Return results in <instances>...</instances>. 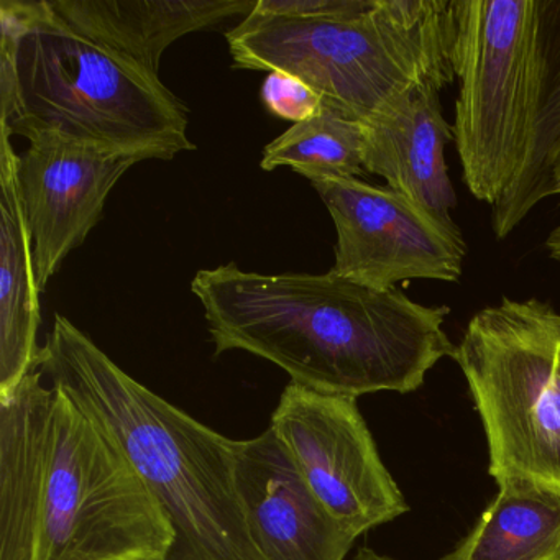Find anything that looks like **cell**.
<instances>
[{
    "label": "cell",
    "mask_w": 560,
    "mask_h": 560,
    "mask_svg": "<svg viewBox=\"0 0 560 560\" xmlns=\"http://www.w3.org/2000/svg\"><path fill=\"white\" fill-rule=\"evenodd\" d=\"M191 291L205 307L215 355L252 353L316 392H416L457 347L444 330L447 306L334 271L261 275L231 261L198 271Z\"/></svg>",
    "instance_id": "6da1fadb"
},
{
    "label": "cell",
    "mask_w": 560,
    "mask_h": 560,
    "mask_svg": "<svg viewBox=\"0 0 560 560\" xmlns=\"http://www.w3.org/2000/svg\"><path fill=\"white\" fill-rule=\"evenodd\" d=\"M547 250H549L550 257L560 264V225L550 232L549 237L546 241Z\"/></svg>",
    "instance_id": "ffe728a7"
},
{
    "label": "cell",
    "mask_w": 560,
    "mask_h": 560,
    "mask_svg": "<svg viewBox=\"0 0 560 560\" xmlns=\"http://www.w3.org/2000/svg\"><path fill=\"white\" fill-rule=\"evenodd\" d=\"M40 372L122 445L175 529L166 560H267L238 500L232 439L137 382L61 314L42 347Z\"/></svg>",
    "instance_id": "277c9868"
},
{
    "label": "cell",
    "mask_w": 560,
    "mask_h": 560,
    "mask_svg": "<svg viewBox=\"0 0 560 560\" xmlns=\"http://www.w3.org/2000/svg\"><path fill=\"white\" fill-rule=\"evenodd\" d=\"M232 447L238 500L265 559L346 560L357 537L317 500L273 429Z\"/></svg>",
    "instance_id": "8fae6325"
},
{
    "label": "cell",
    "mask_w": 560,
    "mask_h": 560,
    "mask_svg": "<svg viewBox=\"0 0 560 560\" xmlns=\"http://www.w3.org/2000/svg\"><path fill=\"white\" fill-rule=\"evenodd\" d=\"M372 5V0H257L254 14L271 18L349 19L363 14Z\"/></svg>",
    "instance_id": "ac0fdd59"
},
{
    "label": "cell",
    "mask_w": 560,
    "mask_h": 560,
    "mask_svg": "<svg viewBox=\"0 0 560 560\" xmlns=\"http://www.w3.org/2000/svg\"><path fill=\"white\" fill-rule=\"evenodd\" d=\"M0 127L137 162L192 152L188 109L155 74L71 31L48 0H0Z\"/></svg>",
    "instance_id": "3957f363"
},
{
    "label": "cell",
    "mask_w": 560,
    "mask_h": 560,
    "mask_svg": "<svg viewBox=\"0 0 560 560\" xmlns=\"http://www.w3.org/2000/svg\"><path fill=\"white\" fill-rule=\"evenodd\" d=\"M336 225L334 273L389 290L415 280L462 277L467 257L462 232L389 188L359 178L314 182Z\"/></svg>",
    "instance_id": "9c48e42d"
},
{
    "label": "cell",
    "mask_w": 560,
    "mask_h": 560,
    "mask_svg": "<svg viewBox=\"0 0 560 560\" xmlns=\"http://www.w3.org/2000/svg\"><path fill=\"white\" fill-rule=\"evenodd\" d=\"M81 37L159 77L163 54L185 35L225 19L247 18L254 0H48Z\"/></svg>",
    "instance_id": "5bb4252c"
},
{
    "label": "cell",
    "mask_w": 560,
    "mask_h": 560,
    "mask_svg": "<svg viewBox=\"0 0 560 560\" xmlns=\"http://www.w3.org/2000/svg\"><path fill=\"white\" fill-rule=\"evenodd\" d=\"M260 166L265 172L288 166L311 183L359 178L365 173L362 122L324 103L319 114L268 143Z\"/></svg>",
    "instance_id": "2e32d148"
},
{
    "label": "cell",
    "mask_w": 560,
    "mask_h": 560,
    "mask_svg": "<svg viewBox=\"0 0 560 560\" xmlns=\"http://www.w3.org/2000/svg\"><path fill=\"white\" fill-rule=\"evenodd\" d=\"M455 2L372 0L349 19L250 12L225 34L237 70L283 71L362 122L395 97L454 80Z\"/></svg>",
    "instance_id": "5b68a950"
},
{
    "label": "cell",
    "mask_w": 560,
    "mask_h": 560,
    "mask_svg": "<svg viewBox=\"0 0 560 560\" xmlns=\"http://www.w3.org/2000/svg\"><path fill=\"white\" fill-rule=\"evenodd\" d=\"M441 91L422 84L363 119V168L429 214L454 222L457 195L445 163L454 130L442 114Z\"/></svg>",
    "instance_id": "7c38bea8"
},
{
    "label": "cell",
    "mask_w": 560,
    "mask_h": 560,
    "mask_svg": "<svg viewBox=\"0 0 560 560\" xmlns=\"http://www.w3.org/2000/svg\"><path fill=\"white\" fill-rule=\"evenodd\" d=\"M452 359L468 383L498 487L560 494V313L503 298L475 314Z\"/></svg>",
    "instance_id": "52a82bcc"
},
{
    "label": "cell",
    "mask_w": 560,
    "mask_h": 560,
    "mask_svg": "<svg viewBox=\"0 0 560 560\" xmlns=\"http://www.w3.org/2000/svg\"><path fill=\"white\" fill-rule=\"evenodd\" d=\"M355 560H395V559H392V557L382 556V553L375 552V550L366 549V547H363V549H360L359 552H357Z\"/></svg>",
    "instance_id": "44dd1931"
},
{
    "label": "cell",
    "mask_w": 560,
    "mask_h": 560,
    "mask_svg": "<svg viewBox=\"0 0 560 560\" xmlns=\"http://www.w3.org/2000/svg\"><path fill=\"white\" fill-rule=\"evenodd\" d=\"M261 103L273 116L293 124L304 122L320 113L323 96L293 74L271 71L261 84Z\"/></svg>",
    "instance_id": "e0dca14e"
},
{
    "label": "cell",
    "mask_w": 560,
    "mask_h": 560,
    "mask_svg": "<svg viewBox=\"0 0 560 560\" xmlns=\"http://www.w3.org/2000/svg\"><path fill=\"white\" fill-rule=\"evenodd\" d=\"M0 127V401L40 369V288L22 202L19 159Z\"/></svg>",
    "instance_id": "4fadbf2b"
},
{
    "label": "cell",
    "mask_w": 560,
    "mask_h": 560,
    "mask_svg": "<svg viewBox=\"0 0 560 560\" xmlns=\"http://www.w3.org/2000/svg\"><path fill=\"white\" fill-rule=\"evenodd\" d=\"M42 378L0 401V560H166L175 529L122 445Z\"/></svg>",
    "instance_id": "7a4b0ae2"
},
{
    "label": "cell",
    "mask_w": 560,
    "mask_h": 560,
    "mask_svg": "<svg viewBox=\"0 0 560 560\" xmlns=\"http://www.w3.org/2000/svg\"><path fill=\"white\" fill-rule=\"evenodd\" d=\"M442 560H560V494L506 483Z\"/></svg>",
    "instance_id": "9a60e30c"
},
{
    "label": "cell",
    "mask_w": 560,
    "mask_h": 560,
    "mask_svg": "<svg viewBox=\"0 0 560 560\" xmlns=\"http://www.w3.org/2000/svg\"><path fill=\"white\" fill-rule=\"evenodd\" d=\"M28 142L19 159V182L34 237L38 288L45 291L103 219L114 186L139 162L50 133Z\"/></svg>",
    "instance_id": "30bf717a"
},
{
    "label": "cell",
    "mask_w": 560,
    "mask_h": 560,
    "mask_svg": "<svg viewBox=\"0 0 560 560\" xmlns=\"http://www.w3.org/2000/svg\"><path fill=\"white\" fill-rule=\"evenodd\" d=\"M454 142L478 201L506 205L536 162L546 100L542 12L536 0L455 2Z\"/></svg>",
    "instance_id": "8992f818"
},
{
    "label": "cell",
    "mask_w": 560,
    "mask_h": 560,
    "mask_svg": "<svg viewBox=\"0 0 560 560\" xmlns=\"http://www.w3.org/2000/svg\"><path fill=\"white\" fill-rule=\"evenodd\" d=\"M549 192L560 195V122L557 126L556 139L549 149Z\"/></svg>",
    "instance_id": "d6986e66"
},
{
    "label": "cell",
    "mask_w": 560,
    "mask_h": 560,
    "mask_svg": "<svg viewBox=\"0 0 560 560\" xmlns=\"http://www.w3.org/2000/svg\"><path fill=\"white\" fill-rule=\"evenodd\" d=\"M270 428L317 500L357 539L408 511L353 396L290 382Z\"/></svg>",
    "instance_id": "ba28073f"
}]
</instances>
